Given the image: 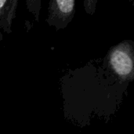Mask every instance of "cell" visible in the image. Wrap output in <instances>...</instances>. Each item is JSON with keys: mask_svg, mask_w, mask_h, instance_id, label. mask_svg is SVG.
<instances>
[{"mask_svg": "<svg viewBox=\"0 0 134 134\" xmlns=\"http://www.w3.org/2000/svg\"><path fill=\"white\" fill-rule=\"evenodd\" d=\"M111 64L119 75H127L133 69V61L130 57L122 50H115L111 56Z\"/></svg>", "mask_w": 134, "mask_h": 134, "instance_id": "obj_1", "label": "cell"}]
</instances>
